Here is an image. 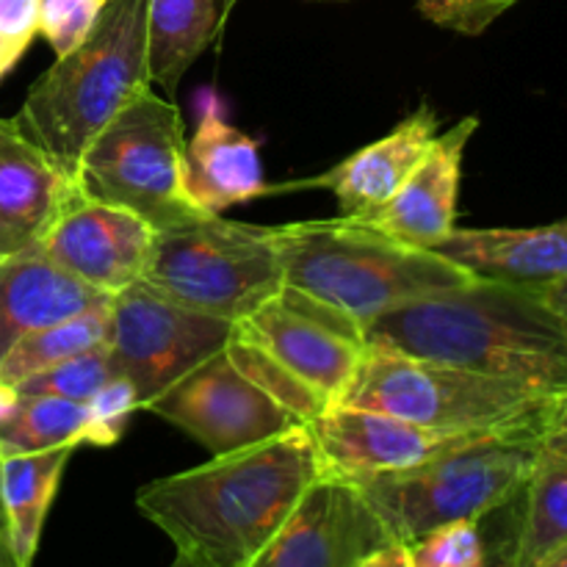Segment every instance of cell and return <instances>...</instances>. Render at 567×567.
<instances>
[{
	"mask_svg": "<svg viewBox=\"0 0 567 567\" xmlns=\"http://www.w3.org/2000/svg\"><path fill=\"white\" fill-rule=\"evenodd\" d=\"M413 567H485V535L480 520H454L408 543Z\"/></svg>",
	"mask_w": 567,
	"mask_h": 567,
	"instance_id": "28",
	"label": "cell"
},
{
	"mask_svg": "<svg viewBox=\"0 0 567 567\" xmlns=\"http://www.w3.org/2000/svg\"><path fill=\"white\" fill-rule=\"evenodd\" d=\"M225 352L252 385H258L266 396L275 399L282 410H288L302 424H310L330 408L308 382L299 380L293 371H288L280 360L271 358L264 347H258L252 338L238 332L236 327H233L230 341L225 343Z\"/></svg>",
	"mask_w": 567,
	"mask_h": 567,
	"instance_id": "26",
	"label": "cell"
},
{
	"mask_svg": "<svg viewBox=\"0 0 567 567\" xmlns=\"http://www.w3.org/2000/svg\"><path fill=\"white\" fill-rule=\"evenodd\" d=\"M150 0H109L92 33L37 78L11 120L70 177L94 133L150 81Z\"/></svg>",
	"mask_w": 567,
	"mask_h": 567,
	"instance_id": "4",
	"label": "cell"
},
{
	"mask_svg": "<svg viewBox=\"0 0 567 567\" xmlns=\"http://www.w3.org/2000/svg\"><path fill=\"white\" fill-rule=\"evenodd\" d=\"M78 194L14 120H0V260L37 249Z\"/></svg>",
	"mask_w": 567,
	"mask_h": 567,
	"instance_id": "16",
	"label": "cell"
},
{
	"mask_svg": "<svg viewBox=\"0 0 567 567\" xmlns=\"http://www.w3.org/2000/svg\"><path fill=\"white\" fill-rule=\"evenodd\" d=\"M415 3L421 14L437 28L463 37H480L518 0H415Z\"/></svg>",
	"mask_w": 567,
	"mask_h": 567,
	"instance_id": "31",
	"label": "cell"
},
{
	"mask_svg": "<svg viewBox=\"0 0 567 567\" xmlns=\"http://www.w3.org/2000/svg\"><path fill=\"white\" fill-rule=\"evenodd\" d=\"M183 188L194 208L208 216H221L233 205L275 192L264 181L258 142L230 125L216 105H205L194 138L186 144Z\"/></svg>",
	"mask_w": 567,
	"mask_h": 567,
	"instance_id": "19",
	"label": "cell"
},
{
	"mask_svg": "<svg viewBox=\"0 0 567 567\" xmlns=\"http://www.w3.org/2000/svg\"><path fill=\"white\" fill-rule=\"evenodd\" d=\"M0 567H17V565H11V563H0Z\"/></svg>",
	"mask_w": 567,
	"mask_h": 567,
	"instance_id": "41",
	"label": "cell"
},
{
	"mask_svg": "<svg viewBox=\"0 0 567 567\" xmlns=\"http://www.w3.org/2000/svg\"><path fill=\"white\" fill-rule=\"evenodd\" d=\"M0 563H11L20 567L14 557V548H11L9 540V526H6V513H3V502H0Z\"/></svg>",
	"mask_w": 567,
	"mask_h": 567,
	"instance_id": "37",
	"label": "cell"
},
{
	"mask_svg": "<svg viewBox=\"0 0 567 567\" xmlns=\"http://www.w3.org/2000/svg\"><path fill=\"white\" fill-rule=\"evenodd\" d=\"M111 299L72 277L42 249L0 260V363L31 332L72 319Z\"/></svg>",
	"mask_w": 567,
	"mask_h": 567,
	"instance_id": "20",
	"label": "cell"
},
{
	"mask_svg": "<svg viewBox=\"0 0 567 567\" xmlns=\"http://www.w3.org/2000/svg\"><path fill=\"white\" fill-rule=\"evenodd\" d=\"M567 543V463L546 452L535 460L520 498L518 565L529 567Z\"/></svg>",
	"mask_w": 567,
	"mask_h": 567,
	"instance_id": "24",
	"label": "cell"
},
{
	"mask_svg": "<svg viewBox=\"0 0 567 567\" xmlns=\"http://www.w3.org/2000/svg\"><path fill=\"white\" fill-rule=\"evenodd\" d=\"M286 286L341 310L354 324L474 280L432 249H413L354 219L275 227Z\"/></svg>",
	"mask_w": 567,
	"mask_h": 567,
	"instance_id": "3",
	"label": "cell"
},
{
	"mask_svg": "<svg viewBox=\"0 0 567 567\" xmlns=\"http://www.w3.org/2000/svg\"><path fill=\"white\" fill-rule=\"evenodd\" d=\"M365 343L548 396L567 391V321L535 288L474 277L380 316Z\"/></svg>",
	"mask_w": 567,
	"mask_h": 567,
	"instance_id": "2",
	"label": "cell"
},
{
	"mask_svg": "<svg viewBox=\"0 0 567 567\" xmlns=\"http://www.w3.org/2000/svg\"><path fill=\"white\" fill-rule=\"evenodd\" d=\"M169 567H199V565L194 563V559H188V557H183V554H177L175 563H172Z\"/></svg>",
	"mask_w": 567,
	"mask_h": 567,
	"instance_id": "40",
	"label": "cell"
},
{
	"mask_svg": "<svg viewBox=\"0 0 567 567\" xmlns=\"http://www.w3.org/2000/svg\"><path fill=\"white\" fill-rule=\"evenodd\" d=\"M89 408V432L86 446H114L120 443L122 432L127 430L133 410H138L136 388L125 377H114L105 382L97 393L86 402Z\"/></svg>",
	"mask_w": 567,
	"mask_h": 567,
	"instance_id": "30",
	"label": "cell"
},
{
	"mask_svg": "<svg viewBox=\"0 0 567 567\" xmlns=\"http://www.w3.org/2000/svg\"><path fill=\"white\" fill-rule=\"evenodd\" d=\"M319 476L313 435L299 424L150 482L136 493V507L199 567H249Z\"/></svg>",
	"mask_w": 567,
	"mask_h": 567,
	"instance_id": "1",
	"label": "cell"
},
{
	"mask_svg": "<svg viewBox=\"0 0 567 567\" xmlns=\"http://www.w3.org/2000/svg\"><path fill=\"white\" fill-rule=\"evenodd\" d=\"M236 330L308 382L330 408L341 402L369 347L363 327L291 286H282Z\"/></svg>",
	"mask_w": 567,
	"mask_h": 567,
	"instance_id": "11",
	"label": "cell"
},
{
	"mask_svg": "<svg viewBox=\"0 0 567 567\" xmlns=\"http://www.w3.org/2000/svg\"><path fill=\"white\" fill-rule=\"evenodd\" d=\"M388 543L360 487L321 474L249 567H354Z\"/></svg>",
	"mask_w": 567,
	"mask_h": 567,
	"instance_id": "12",
	"label": "cell"
},
{
	"mask_svg": "<svg viewBox=\"0 0 567 567\" xmlns=\"http://www.w3.org/2000/svg\"><path fill=\"white\" fill-rule=\"evenodd\" d=\"M540 446L567 463V391L554 396L551 408H548L546 421H543Z\"/></svg>",
	"mask_w": 567,
	"mask_h": 567,
	"instance_id": "34",
	"label": "cell"
},
{
	"mask_svg": "<svg viewBox=\"0 0 567 567\" xmlns=\"http://www.w3.org/2000/svg\"><path fill=\"white\" fill-rule=\"evenodd\" d=\"M319 452L321 474L358 482L365 476L415 468L421 463L482 441L487 435H452L426 430L399 415L332 404L308 424ZM498 435V432H491Z\"/></svg>",
	"mask_w": 567,
	"mask_h": 567,
	"instance_id": "13",
	"label": "cell"
},
{
	"mask_svg": "<svg viewBox=\"0 0 567 567\" xmlns=\"http://www.w3.org/2000/svg\"><path fill=\"white\" fill-rule=\"evenodd\" d=\"M183 158L181 114L147 83L86 144L75 186L83 197L142 216L153 230H169L208 216L186 197Z\"/></svg>",
	"mask_w": 567,
	"mask_h": 567,
	"instance_id": "7",
	"label": "cell"
},
{
	"mask_svg": "<svg viewBox=\"0 0 567 567\" xmlns=\"http://www.w3.org/2000/svg\"><path fill=\"white\" fill-rule=\"evenodd\" d=\"M432 252L452 260L476 280L520 288L554 286L567 277V221L543 227H454Z\"/></svg>",
	"mask_w": 567,
	"mask_h": 567,
	"instance_id": "17",
	"label": "cell"
},
{
	"mask_svg": "<svg viewBox=\"0 0 567 567\" xmlns=\"http://www.w3.org/2000/svg\"><path fill=\"white\" fill-rule=\"evenodd\" d=\"M114 377H120V371L111 358L109 343H105V347L89 349V352L75 354L64 363L50 365V369L28 377L20 385H14V391L20 396H61L86 404Z\"/></svg>",
	"mask_w": 567,
	"mask_h": 567,
	"instance_id": "27",
	"label": "cell"
},
{
	"mask_svg": "<svg viewBox=\"0 0 567 567\" xmlns=\"http://www.w3.org/2000/svg\"><path fill=\"white\" fill-rule=\"evenodd\" d=\"M72 449L0 457V502L20 567H31Z\"/></svg>",
	"mask_w": 567,
	"mask_h": 567,
	"instance_id": "22",
	"label": "cell"
},
{
	"mask_svg": "<svg viewBox=\"0 0 567 567\" xmlns=\"http://www.w3.org/2000/svg\"><path fill=\"white\" fill-rule=\"evenodd\" d=\"M144 410L186 432L214 457L244 452L302 424L252 385L225 349L181 377Z\"/></svg>",
	"mask_w": 567,
	"mask_h": 567,
	"instance_id": "10",
	"label": "cell"
},
{
	"mask_svg": "<svg viewBox=\"0 0 567 567\" xmlns=\"http://www.w3.org/2000/svg\"><path fill=\"white\" fill-rule=\"evenodd\" d=\"M437 133V114L430 105L415 109L408 120L399 122L388 136L369 147L358 150L313 181L297 183L305 188H330L338 199L343 219L363 221L391 203L410 172L424 158L426 147Z\"/></svg>",
	"mask_w": 567,
	"mask_h": 567,
	"instance_id": "18",
	"label": "cell"
},
{
	"mask_svg": "<svg viewBox=\"0 0 567 567\" xmlns=\"http://www.w3.org/2000/svg\"><path fill=\"white\" fill-rule=\"evenodd\" d=\"M551 402L548 393L515 382L393 349L365 347L338 404L399 415L452 435H491L543 426Z\"/></svg>",
	"mask_w": 567,
	"mask_h": 567,
	"instance_id": "6",
	"label": "cell"
},
{
	"mask_svg": "<svg viewBox=\"0 0 567 567\" xmlns=\"http://www.w3.org/2000/svg\"><path fill=\"white\" fill-rule=\"evenodd\" d=\"M17 391L11 385H6V382H0V424H3L6 419H9L11 413H14L17 408Z\"/></svg>",
	"mask_w": 567,
	"mask_h": 567,
	"instance_id": "38",
	"label": "cell"
},
{
	"mask_svg": "<svg viewBox=\"0 0 567 567\" xmlns=\"http://www.w3.org/2000/svg\"><path fill=\"white\" fill-rule=\"evenodd\" d=\"M109 0H39V33L55 59L75 50L92 33Z\"/></svg>",
	"mask_w": 567,
	"mask_h": 567,
	"instance_id": "29",
	"label": "cell"
},
{
	"mask_svg": "<svg viewBox=\"0 0 567 567\" xmlns=\"http://www.w3.org/2000/svg\"><path fill=\"white\" fill-rule=\"evenodd\" d=\"M238 0H150V81L166 94L219 39Z\"/></svg>",
	"mask_w": 567,
	"mask_h": 567,
	"instance_id": "21",
	"label": "cell"
},
{
	"mask_svg": "<svg viewBox=\"0 0 567 567\" xmlns=\"http://www.w3.org/2000/svg\"><path fill=\"white\" fill-rule=\"evenodd\" d=\"M543 426L498 432L415 468L358 480L393 543H413L454 520H482L515 502L540 454Z\"/></svg>",
	"mask_w": 567,
	"mask_h": 567,
	"instance_id": "5",
	"label": "cell"
},
{
	"mask_svg": "<svg viewBox=\"0 0 567 567\" xmlns=\"http://www.w3.org/2000/svg\"><path fill=\"white\" fill-rule=\"evenodd\" d=\"M233 327L183 308L138 280L111 299L109 349L116 371L133 382L144 410L203 360L221 352Z\"/></svg>",
	"mask_w": 567,
	"mask_h": 567,
	"instance_id": "9",
	"label": "cell"
},
{
	"mask_svg": "<svg viewBox=\"0 0 567 567\" xmlns=\"http://www.w3.org/2000/svg\"><path fill=\"white\" fill-rule=\"evenodd\" d=\"M529 567H567V543H565V546H559L557 551L548 554V557L537 559V563L529 565Z\"/></svg>",
	"mask_w": 567,
	"mask_h": 567,
	"instance_id": "39",
	"label": "cell"
},
{
	"mask_svg": "<svg viewBox=\"0 0 567 567\" xmlns=\"http://www.w3.org/2000/svg\"><path fill=\"white\" fill-rule=\"evenodd\" d=\"M86 404L61 396H20L14 413L0 424V457L75 449L86 443Z\"/></svg>",
	"mask_w": 567,
	"mask_h": 567,
	"instance_id": "25",
	"label": "cell"
},
{
	"mask_svg": "<svg viewBox=\"0 0 567 567\" xmlns=\"http://www.w3.org/2000/svg\"><path fill=\"white\" fill-rule=\"evenodd\" d=\"M142 280L172 302L230 324L247 319L286 286L275 227L221 216L155 230Z\"/></svg>",
	"mask_w": 567,
	"mask_h": 567,
	"instance_id": "8",
	"label": "cell"
},
{
	"mask_svg": "<svg viewBox=\"0 0 567 567\" xmlns=\"http://www.w3.org/2000/svg\"><path fill=\"white\" fill-rule=\"evenodd\" d=\"M520 493L515 502L504 504L502 518L504 524L487 526L482 518V535H485V567H520L518 565V529H520Z\"/></svg>",
	"mask_w": 567,
	"mask_h": 567,
	"instance_id": "33",
	"label": "cell"
},
{
	"mask_svg": "<svg viewBox=\"0 0 567 567\" xmlns=\"http://www.w3.org/2000/svg\"><path fill=\"white\" fill-rule=\"evenodd\" d=\"M111 299L72 316V319L31 332L20 343H14V349L0 363V382L14 388L50 365L64 363L89 349L105 347L111 336Z\"/></svg>",
	"mask_w": 567,
	"mask_h": 567,
	"instance_id": "23",
	"label": "cell"
},
{
	"mask_svg": "<svg viewBox=\"0 0 567 567\" xmlns=\"http://www.w3.org/2000/svg\"><path fill=\"white\" fill-rule=\"evenodd\" d=\"M39 33V0H0V83Z\"/></svg>",
	"mask_w": 567,
	"mask_h": 567,
	"instance_id": "32",
	"label": "cell"
},
{
	"mask_svg": "<svg viewBox=\"0 0 567 567\" xmlns=\"http://www.w3.org/2000/svg\"><path fill=\"white\" fill-rule=\"evenodd\" d=\"M153 238L142 216L78 192L39 249L86 286L116 297L142 280Z\"/></svg>",
	"mask_w": 567,
	"mask_h": 567,
	"instance_id": "14",
	"label": "cell"
},
{
	"mask_svg": "<svg viewBox=\"0 0 567 567\" xmlns=\"http://www.w3.org/2000/svg\"><path fill=\"white\" fill-rule=\"evenodd\" d=\"M537 293H540V297L546 299V302L551 305V308L557 310V313L567 321V277H565V280L554 282V286L540 288V291H537Z\"/></svg>",
	"mask_w": 567,
	"mask_h": 567,
	"instance_id": "36",
	"label": "cell"
},
{
	"mask_svg": "<svg viewBox=\"0 0 567 567\" xmlns=\"http://www.w3.org/2000/svg\"><path fill=\"white\" fill-rule=\"evenodd\" d=\"M480 120L465 116L449 131L435 133L408 181L391 203L363 219L382 236L413 249H435L457 219V197L463 183V158Z\"/></svg>",
	"mask_w": 567,
	"mask_h": 567,
	"instance_id": "15",
	"label": "cell"
},
{
	"mask_svg": "<svg viewBox=\"0 0 567 567\" xmlns=\"http://www.w3.org/2000/svg\"><path fill=\"white\" fill-rule=\"evenodd\" d=\"M354 567H413L410 565V554L404 543H388V546L377 548L369 557L360 559Z\"/></svg>",
	"mask_w": 567,
	"mask_h": 567,
	"instance_id": "35",
	"label": "cell"
}]
</instances>
